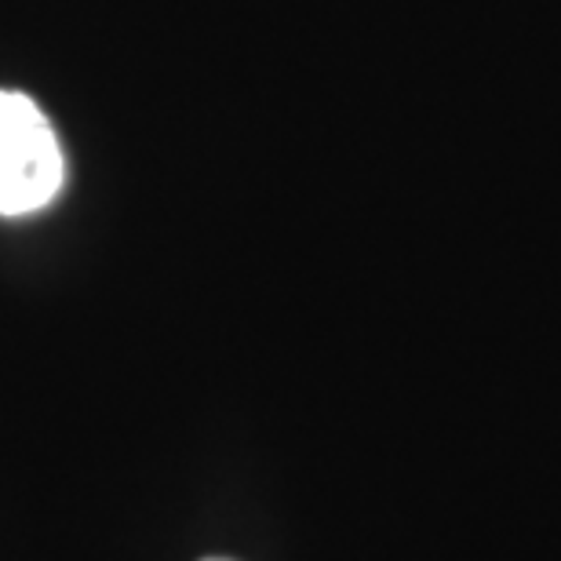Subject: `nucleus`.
I'll return each mask as SVG.
<instances>
[{
  "label": "nucleus",
  "mask_w": 561,
  "mask_h": 561,
  "mask_svg": "<svg viewBox=\"0 0 561 561\" xmlns=\"http://www.w3.org/2000/svg\"><path fill=\"white\" fill-rule=\"evenodd\" d=\"M62 190V146L41 106L0 92V216H30Z\"/></svg>",
  "instance_id": "obj_1"
},
{
  "label": "nucleus",
  "mask_w": 561,
  "mask_h": 561,
  "mask_svg": "<svg viewBox=\"0 0 561 561\" xmlns=\"http://www.w3.org/2000/svg\"><path fill=\"white\" fill-rule=\"evenodd\" d=\"M205 561H227V558H205Z\"/></svg>",
  "instance_id": "obj_2"
}]
</instances>
